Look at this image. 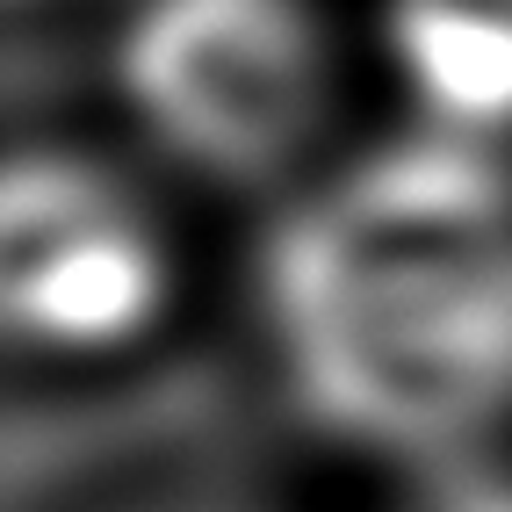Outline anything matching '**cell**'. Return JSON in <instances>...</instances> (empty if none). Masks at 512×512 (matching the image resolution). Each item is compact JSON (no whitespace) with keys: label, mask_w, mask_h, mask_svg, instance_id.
<instances>
[{"label":"cell","mask_w":512,"mask_h":512,"mask_svg":"<svg viewBox=\"0 0 512 512\" xmlns=\"http://www.w3.org/2000/svg\"><path fill=\"white\" fill-rule=\"evenodd\" d=\"M15 8H37V0H15Z\"/></svg>","instance_id":"6"},{"label":"cell","mask_w":512,"mask_h":512,"mask_svg":"<svg viewBox=\"0 0 512 512\" xmlns=\"http://www.w3.org/2000/svg\"><path fill=\"white\" fill-rule=\"evenodd\" d=\"M181 195L130 138H15L0 181V339L15 375L109 383L181 332L202 282Z\"/></svg>","instance_id":"2"},{"label":"cell","mask_w":512,"mask_h":512,"mask_svg":"<svg viewBox=\"0 0 512 512\" xmlns=\"http://www.w3.org/2000/svg\"><path fill=\"white\" fill-rule=\"evenodd\" d=\"M383 51L412 123L512 145V0H383Z\"/></svg>","instance_id":"4"},{"label":"cell","mask_w":512,"mask_h":512,"mask_svg":"<svg viewBox=\"0 0 512 512\" xmlns=\"http://www.w3.org/2000/svg\"><path fill=\"white\" fill-rule=\"evenodd\" d=\"M109 94L188 195L282 202L347 152V65L311 0H130Z\"/></svg>","instance_id":"3"},{"label":"cell","mask_w":512,"mask_h":512,"mask_svg":"<svg viewBox=\"0 0 512 512\" xmlns=\"http://www.w3.org/2000/svg\"><path fill=\"white\" fill-rule=\"evenodd\" d=\"M253 332L339 455L462 469L512 440V145L404 123L267 202Z\"/></svg>","instance_id":"1"},{"label":"cell","mask_w":512,"mask_h":512,"mask_svg":"<svg viewBox=\"0 0 512 512\" xmlns=\"http://www.w3.org/2000/svg\"><path fill=\"white\" fill-rule=\"evenodd\" d=\"M109 512H253V505L217 498V491H159V498H123Z\"/></svg>","instance_id":"5"}]
</instances>
